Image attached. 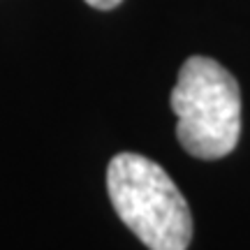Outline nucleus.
<instances>
[{"label": "nucleus", "mask_w": 250, "mask_h": 250, "mask_svg": "<svg viewBox=\"0 0 250 250\" xmlns=\"http://www.w3.org/2000/svg\"><path fill=\"white\" fill-rule=\"evenodd\" d=\"M107 190L118 218L148 250L190 246V206L158 162L137 153H118L109 162Z\"/></svg>", "instance_id": "f257e3e1"}, {"label": "nucleus", "mask_w": 250, "mask_h": 250, "mask_svg": "<svg viewBox=\"0 0 250 250\" xmlns=\"http://www.w3.org/2000/svg\"><path fill=\"white\" fill-rule=\"evenodd\" d=\"M171 109L179 118L176 137L190 155L218 160L236 148L241 134L239 83L220 62L190 56L171 90Z\"/></svg>", "instance_id": "f03ea898"}, {"label": "nucleus", "mask_w": 250, "mask_h": 250, "mask_svg": "<svg viewBox=\"0 0 250 250\" xmlns=\"http://www.w3.org/2000/svg\"><path fill=\"white\" fill-rule=\"evenodd\" d=\"M86 2L95 9H114V7H118L123 0H86Z\"/></svg>", "instance_id": "7ed1b4c3"}]
</instances>
